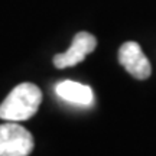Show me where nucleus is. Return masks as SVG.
<instances>
[{"mask_svg": "<svg viewBox=\"0 0 156 156\" xmlns=\"http://www.w3.org/2000/svg\"><path fill=\"white\" fill-rule=\"evenodd\" d=\"M42 103L39 87L30 83L16 85L0 104V119L6 122H23L38 112Z\"/></svg>", "mask_w": 156, "mask_h": 156, "instance_id": "obj_1", "label": "nucleus"}, {"mask_svg": "<svg viewBox=\"0 0 156 156\" xmlns=\"http://www.w3.org/2000/svg\"><path fill=\"white\" fill-rule=\"evenodd\" d=\"M34 151V137L19 123L0 124V156H29Z\"/></svg>", "mask_w": 156, "mask_h": 156, "instance_id": "obj_2", "label": "nucleus"}, {"mask_svg": "<svg viewBox=\"0 0 156 156\" xmlns=\"http://www.w3.org/2000/svg\"><path fill=\"white\" fill-rule=\"evenodd\" d=\"M119 62L136 80H146V78L151 77L152 68L151 64H149V59L145 56L143 51H142L137 42L129 41V42L120 46Z\"/></svg>", "mask_w": 156, "mask_h": 156, "instance_id": "obj_3", "label": "nucleus"}, {"mask_svg": "<svg viewBox=\"0 0 156 156\" xmlns=\"http://www.w3.org/2000/svg\"><path fill=\"white\" fill-rule=\"evenodd\" d=\"M97 46V41L88 32H80L74 36L73 45L67 52H62L54 56V64L56 68H67L77 65L85 56L91 54Z\"/></svg>", "mask_w": 156, "mask_h": 156, "instance_id": "obj_4", "label": "nucleus"}, {"mask_svg": "<svg viewBox=\"0 0 156 156\" xmlns=\"http://www.w3.org/2000/svg\"><path fill=\"white\" fill-rule=\"evenodd\" d=\"M55 93L59 98L78 104V106H91L94 103L93 90L88 85L75 83V81H61L55 85Z\"/></svg>", "mask_w": 156, "mask_h": 156, "instance_id": "obj_5", "label": "nucleus"}]
</instances>
